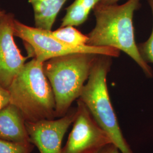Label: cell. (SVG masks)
<instances>
[{"instance_id":"6da1fadb","label":"cell","mask_w":153,"mask_h":153,"mask_svg":"<svg viewBox=\"0 0 153 153\" xmlns=\"http://www.w3.org/2000/svg\"><path fill=\"white\" fill-rule=\"evenodd\" d=\"M141 6V0H128L122 5L99 2L93 9L95 25L87 35V45L123 51L136 62L146 76L152 78L153 69L142 59L134 38L133 16Z\"/></svg>"},{"instance_id":"7a4b0ae2","label":"cell","mask_w":153,"mask_h":153,"mask_svg":"<svg viewBox=\"0 0 153 153\" xmlns=\"http://www.w3.org/2000/svg\"><path fill=\"white\" fill-rule=\"evenodd\" d=\"M43 64L33 58L26 63L7 89L10 103L26 121L55 119V95L43 71Z\"/></svg>"},{"instance_id":"3957f363","label":"cell","mask_w":153,"mask_h":153,"mask_svg":"<svg viewBox=\"0 0 153 153\" xmlns=\"http://www.w3.org/2000/svg\"><path fill=\"white\" fill-rule=\"evenodd\" d=\"M99 55L76 53L44 62L43 71L55 95L56 117L66 115L79 98Z\"/></svg>"},{"instance_id":"277c9868","label":"cell","mask_w":153,"mask_h":153,"mask_svg":"<svg viewBox=\"0 0 153 153\" xmlns=\"http://www.w3.org/2000/svg\"><path fill=\"white\" fill-rule=\"evenodd\" d=\"M112 58L107 55L98 56L78 99L86 106L121 153H133L121 131L108 91L107 76L112 64Z\"/></svg>"},{"instance_id":"5b68a950","label":"cell","mask_w":153,"mask_h":153,"mask_svg":"<svg viewBox=\"0 0 153 153\" xmlns=\"http://www.w3.org/2000/svg\"><path fill=\"white\" fill-rule=\"evenodd\" d=\"M14 35L23 40L33 51L37 60L44 62L56 57L76 53H88L118 57L120 51L109 47H95L88 45L73 46L52 36L49 31L30 27L14 19Z\"/></svg>"},{"instance_id":"8992f818","label":"cell","mask_w":153,"mask_h":153,"mask_svg":"<svg viewBox=\"0 0 153 153\" xmlns=\"http://www.w3.org/2000/svg\"><path fill=\"white\" fill-rule=\"evenodd\" d=\"M76 117L61 153H97L113 143L108 134L99 126L86 106L77 99Z\"/></svg>"},{"instance_id":"52a82bcc","label":"cell","mask_w":153,"mask_h":153,"mask_svg":"<svg viewBox=\"0 0 153 153\" xmlns=\"http://www.w3.org/2000/svg\"><path fill=\"white\" fill-rule=\"evenodd\" d=\"M76 108L69 109L58 119L26 121L30 142L40 153H62V141L69 126L76 117Z\"/></svg>"},{"instance_id":"ba28073f","label":"cell","mask_w":153,"mask_h":153,"mask_svg":"<svg viewBox=\"0 0 153 153\" xmlns=\"http://www.w3.org/2000/svg\"><path fill=\"white\" fill-rule=\"evenodd\" d=\"M13 21L9 14L0 20V86L6 90L27 60L14 42Z\"/></svg>"},{"instance_id":"9c48e42d","label":"cell","mask_w":153,"mask_h":153,"mask_svg":"<svg viewBox=\"0 0 153 153\" xmlns=\"http://www.w3.org/2000/svg\"><path fill=\"white\" fill-rule=\"evenodd\" d=\"M0 139L18 143H30L26 120L21 111L10 103L0 110Z\"/></svg>"},{"instance_id":"30bf717a","label":"cell","mask_w":153,"mask_h":153,"mask_svg":"<svg viewBox=\"0 0 153 153\" xmlns=\"http://www.w3.org/2000/svg\"><path fill=\"white\" fill-rule=\"evenodd\" d=\"M33 6L35 27L51 31L56 19L67 0H28Z\"/></svg>"},{"instance_id":"8fae6325","label":"cell","mask_w":153,"mask_h":153,"mask_svg":"<svg viewBox=\"0 0 153 153\" xmlns=\"http://www.w3.org/2000/svg\"><path fill=\"white\" fill-rule=\"evenodd\" d=\"M101 0H75L66 9L61 27L67 26H79L88 20L90 13Z\"/></svg>"},{"instance_id":"7c38bea8","label":"cell","mask_w":153,"mask_h":153,"mask_svg":"<svg viewBox=\"0 0 153 153\" xmlns=\"http://www.w3.org/2000/svg\"><path fill=\"white\" fill-rule=\"evenodd\" d=\"M52 36L62 42L73 46H82L88 44V37L79 31L74 26H67L55 31H49Z\"/></svg>"},{"instance_id":"4fadbf2b","label":"cell","mask_w":153,"mask_h":153,"mask_svg":"<svg viewBox=\"0 0 153 153\" xmlns=\"http://www.w3.org/2000/svg\"><path fill=\"white\" fill-rule=\"evenodd\" d=\"M153 18V0H148ZM137 47L142 59L148 64H153V26L152 33L147 40L137 44Z\"/></svg>"},{"instance_id":"5bb4252c","label":"cell","mask_w":153,"mask_h":153,"mask_svg":"<svg viewBox=\"0 0 153 153\" xmlns=\"http://www.w3.org/2000/svg\"><path fill=\"white\" fill-rule=\"evenodd\" d=\"M30 143H18L0 139V153H31Z\"/></svg>"},{"instance_id":"9a60e30c","label":"cell","mask_w":153,"mask_h":153,"mask_svg":"<svg viewBox=\"0 0 153 153\" xmlns=\"http://www.w3.org/2000/svg\"><path fill=\"white\" fill-rule=\"evenodd\" d=\"M10 104L9 94L4 88L0 86V110Z\"/></svg>"},{"instance_id":"2e32d148","label":"cell","mask_w":153,"mask_h":153,"mask_svg":"<svg viewBox=\"0 0 153 153\" xmlns=\"http://www.w3.org/2000/svg\"><path fill=\"white\" fill-rule=\"evenodd\" d=\"M97 153H121L120 150L114 143H111L100 150Z\"/></svg>"},{"instance_id":"e0dca14e","label":"cell","mask_w":153,"mask_h":153,"mask_svg":"<svg viewBox=\"0 0 153 153\" xmlns=\"http://www.w3.org/2000/svg\"><path fill=\"white\" fill-rule=\"evenodd\" d=\"M120 0H101V2L106 5H111L117 4V2Z\"/></svg>"},{"instance_id":"ac0fdd59","label":"cell","mask_w":153,"mask_h":153,"mask_svg":"<svg viewBox=\"0 0 153 153\" xmlns=\"http://www.w3.org/2000/svg\"><path fill=\"white\" fill-rule=\"evenodd\" d=\"M5 14L4 13V11H1V10H0V20L2 19V18L3 16H4Z\"/></svg>"}]
</instances>
